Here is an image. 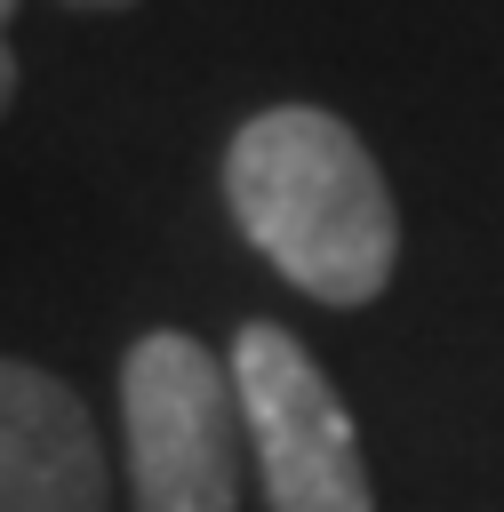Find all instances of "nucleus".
I'll return each mask as SVG.
<instances>
[{
	"mask_svg": "<svg viewBox=\"0 0 504 512\" xmlns=\"http://www.w3.org/2000/svg\"><path fill=\"white\" fill-rule=\"evenodd\" d=\"M224 208L248 248L312 304L360 312L392 288L400 208L352 120L320 104H264L224 144Z\"/></svg>",
	"mask_w": 504,
	"mask_h": 512,
	"instance_id": "f257e3e1",
	"label": "nucleus"
},
{
	"mask_svg": "<svg viewBox=\"0 0 504 512\" xmlns=\"http://www.w3.org/2000/svg\"><path fill=\"white\" fill-rule=\"evenodd\" d=\"M120 440L136 512H232L240 504V384L184 328H144L120 360Z\"/></svg>",
	"mask_w": 504,
	"mask_h": 512,
	"instance_id": "f03ea898",
	"label": "nucleus"
},
{
	"mask_svg": "<svg viewBox=\"0 0 504 512\" xmlns=\"http://www.w3.org/2000/svg\"><path fill=\"white\" fill-rule=\"evenodd\" d=\"M232 384H240L248 456L264 472L272 512H376L352 408L288 328L248 320L232 336Z\"/></svg>",
	"mask_w": 504,
	"mask_h": 512,
	"instance_id": "7ed1b4c3",
	"label": "nucleus"
},
{
	"mask_svg": "<svg viewBox=\"0 0 504 512\" xmlns=\"http://www.w3.org/2000/svg\"><path fill=\"white\" fill-rule=\"evenodd\" d=\"M0 512H104L96 424L32 360H0Z\"/></svg>",
	"mask_w": 504,
	"mask_h": 512,
	"instance_id": "20e7f679",
	"label": "nucleus"
},
{
	"mask_svg": "<svg viewBox=\"0 0 504 512\" xmlns=\"http://www.w3.org/2000/svg\"><path fill=\"white\" fill-rule=\"evenodd\" d=\"M8 104H16V48H8V32H0V120H8Z\"/></svg>",
	"mask_w": 504,
	"mask_h": 512,
	"instance_id": "39448f33",
	"label": "nucleus"
},
{
	"mask_svg": "<svg viewBox=\"0 0 504 512\" xmlns=\"http://www.w3.org/2000/svg\"><path fill=\"white\" fill-rule=\"evenodd\" d=\"M64 8H96V16H112V8H136V0H64Z\"/></svg>",
	"mask_w": 504,
	"mask_h": 512,
	"instance_id": "423d86ee",
	"label": "nucleus"
},
{
	"mask_svg": "<svg viewBox=\"0 0 504 512\" xmlns=\"http://www.w3.org/2000/svg\"><path fill=\"white\" fill-rule=\"evenodd\" d=\"M8 16H16V0H0V32H8Z\"/></svg>",
	"mask_w": 504,
	"mask_h": 512,
	"instance_id": "0eeeda50",
	"label": "nucleus"
}]
</instances>
